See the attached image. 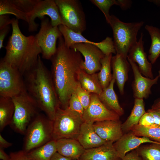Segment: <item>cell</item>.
I'll list each match as a JSON object with an SVG mask.
<instances>
[{
    "mask_svg": "<svg viewBox=\"0 0 160 160\" xmlns=\"http://www.w3.org/2000/svg\"><path fill=\"white\" fill-rule=\"evenodd\" d=\"M50 60V73L60 106L65 109L78 82L77 73L82 69L84 60L79 52L65 45L62 36L58 39L56 51Z\"/></svg>",
    "mask_w": 160,
    "mask_h": 160,
    "instance_id": "6da1fadb",
    "label": "cell"
},
{
    "mask_svg": "<svg viewBox=\"0 0 160 160\" xmlns=\"http://www.w3.org/2000/svg\"><path fill=\"white\" fill-rule=\"evenodd\" d=\"M50 160H72L61 155L58 152H55L52 156Z\"/></svg>",
    "mask_w": 160,
    "mask_h": 160,
    "instance_id": "ee69618b",
    "label": "cell"
},
{
    "mask_svg": "<svg viewBox=\"0 0 160 160\" xmlns=\"http://www.w3.org/2000/svg\"><path fill=\"white\" fill-rule=\"evenodd\" d=\"M148 1L153 3L157 6H160V0H149Z\"/></svg>",
    "mask_w": 160,
    "mask_h": 160,
    "instance_id": "7dc6e473",
    "label": "cell"
},
{
    "mask_svg": "<svg viewBox=\"0 0 160 160\" xmlns=\"http://www.w3.org/2000/svg\"><path fill=\"white\" fill-rule=\"evenodd\" d=\"M53 127L52 121L44 113H39L27 128L23 150L28 153L53 140Z\"/></svg>",
    "mask_w": 160,
    "mask_h": 160,
    "instance_id": "5b68a950",
    "label": "cell"
},
{
    "mask_svg": "<svg viewBox=\"0 0 160 160\" xmlns=\"http://www.w3.org/2000/svg\"><path fill=\"white\" fill-rule=\"evenodd\" d=\"M158 72H159V75L160 76V69L159 70Z\"/></svg>",
    "mask_w": 160,
    "mask_h": 160,
    "instance_id": "681fc988",
    "label": "cell"
},
{
    "mask_svg": "<svg viewBox=\"0 0 160 160\" xmlns=\"http://www.w3.org/2000/svg\"><path fill=\"white\" fill-rule=\"evenodd\" d=\"M143 36V34L142 32L138 41L130 49L127 58L137 63L139 71L145 77L153 79L152 64L148 61L144 50Z\"/></svg>",
    "mask_w": 160,
    "mask_h": 160,
    "instance_id": "e0dca14e",
    "label": "cell"
},
{
    "mask_svg": "<svg viewBox=\"0 0 160 160\" xmlns=\"http://www.w3.org/2000/svg\"><path fill=\"white\" fill-rule=\"evenodd\" d=\"M127 59L118 54L112 56L111 59L113 76L115 79L121 95L124 94V86L128 79L130 64Z\"/></svg>",
    "mask_w": 160,
    "mask_h": 160,
    "instance_id": "44dd1931",
    "label": "cell"
},
{
    "mask_svg": "<svg viewBox=\"0 0 160 160\" xmlns=\"http://www.w3.org/2000/svg\"><path fill=\"white\" fill-rule=\"evenodd\" d=\"M160 108V100L154 104L152 106V108Z\"/></svg>",
    "mask_w": 160,
    "mask_h": 160,
    "instance_id": "bcb514c9",
    "label": "cell"
},
{
    "mask_svg": "<svg viewBox=\"0 0 160 160\" xmlns=\"http://www.w3.org/2000/svg\"><path fill=\"white\" fill-rule=\"evenodd\" d=\"M77 79L82 87L90 93L99 95L103 90L98 79L97 73L89 74L81 69L78 72Z\"/></svg>",
    "mask_w": 160,
    "mask_h": 160,
    "instance_id": "d4e9b609",
    "label": "cell"
},
{
    "mask_svg": "<svg viewBox=\"0 0 160 160\" xmlns=\"http://www.w3.org/2000/svg\"><path fill=\"white\" fill-rule=\"evenodd\" d=\"M93 123L83 122L81 124L77 140L85 149L97 147L105 143L95 132Z\"/></svg>",
    "mask_w": 160,
    "mask_h": 160,
    "instance_id": "7402d4cb",
    "label": "cell"
},
{
    "mask_svg": "<svg viewBox=\"0 0 160 160\" xmlns=\"http://www.w3.org/2000/svg\"><path fill=\"white\" fill-rule=\"evenodd\" d=\"M71 48L81 54L84 58L82 63V69L87 73L92 74L100 71L101 60L105 55L97 46L89 43H77Z\"/></svg>",
    "mask_w": 160,
    "mask_h": 160,
    "instance_id": "7c38bea8",
    "label": "cell"
},
{
    "mask_svg": "<svg viewBox=\"0 0 160 160\" xmlns=\"http://www.w3.org/2000/svg\"><path fill=\"white\" fill-rule=\"evenodd\" d=\"M26 90L23 76L17 69L1 59L0 96L12 98Z\"/></svg>",
    "mask_w": 160,
    "mask_h": 160,
    "instance_id": "9c48e42d",
    "label": "cell"
},
{
    "mask_svg": "<svg viewBox=\"0 0 160 160\" xmlns=\"http://www.w3.org/2000/svg\"><path fill=\"white\" fill-rule=\"evenodd\" d=\"M56 142L57 152L72 160L79 159L85 150L77 139L62 138Z\"/></svg>",
    "mask_w": 160,
    "mask_h": 160,
    "instance_id": "603a6c76",
    "label": "cell"
},
{
    "mask_svg": "<svg viewBox=\"0 0 160 160\" xmlns=\"http://www.w3.org/2000/svg\"><path fill=\"white\" fill-rule=\"evenodd\" d=\"M39 0H0V15H12L28 23Z\"/></svg>",
    "mask_w": 160,
    "mask_h": 160,
    "instance_id": "9a60e30c",
    "label": "cell"
},
{
    "mask_svg": "<svg viewBox=\"0 0 160 160\" xmlns=\"http://www.w3.org/2000/svg\"><path fill=\"white\" fill-rule=\"evenodd\" d=\"M9 155V160H33L29 157L27 153L23 150L12 152Z\"/></svg>",
    "mask_w": 160,
    "mask_h": 160,
    "instance_id": "8d00e7d4",
    "label": "cell"
},
{
    "mask_svg": "<svg viewBox=\"0 0 160 160\" xmlns=\"http://www.w3.org/2000/svg\"><path fill=\"white\" fill-rule=\"evenodd\" d=\"M23 77L27 92L36 102L41 111L53 121L60 106L50 72L40 55L36 66Z\"/></svg>",
    "mask_w": 160,
    "mask_h": 160,
    "instance_id": "3957f363",
    "label": "cell"
},
{
    "mask_svg": "<svg viewBox=\"0 0 160 160\" xmlns=\"http://www.w3.org/2000/svg\"><path fill=\"white\" fill-rule=\"evenodd\" d=\"M15 107L12 98L0 96V131L11 124Z\"/></svg>",
    "mask_w": 160,
    "mask_h": 160,
    "instance_id": "4316f807",
    "label": "cell"
},
{
    "mask_svg": "<svg viewBox=\"0 0 160 160\" xmlns=\"http://www.w3.org/2000/svg\"><path fill=\"white\" fill-rule=\"evenodd\" d=\"M12 144L6 140L0 134V148H7L11 146Z\"/></svg>",
    "mask_w": 160,
    "mask_h": 160,
    "instance_id": "7bdbcfd3",
    "label": "cell"
},
{
    "mask_svg": "<svg viewBox=\"0 0 160 160\" xmlns=\"http://www.w3.org/2000/svg\"><path fill=\"white\" fill-rule=\"evenodd\" d=\"M9 155L6 153L3 148H0V159L2 160H9Z\"/></svg>",
    "mask_w": 160,
    "mask_h": 160,
    "instance_id": "f6af8a7d",
    "label": "cell"
},
{
    "mask_svg": "<svg viewBox=\"0 0 160 160\" xmlns=\"http://www.w3.org/2000/svg\"><path fill=\"white\" fill-rule=\"evenodd\" d=\"M51 19L50 22L53 27L63 24L58 7L54 0H39L35 6L30 17L28 24L29 31H36L39 24L35 22L38 17L40 19L45 16Z\"/></svg>",
    "mask_w": 160,
    "mask_h": 160,
    "instance_id": "8fae6325",
    "label": "cell"
},
{
    "mask_svg": "<svg viewBox=\"0 0 160 160\" xmlns=\"http://www.w3.org/2000/svg\"><path fill=\"white\" fill-rule=\"evenodd\" d=\"M119 6L122 10H126L130 8L132 4V1L127 0H118Z\"/></svg>",
    "mask_w": 160,
    "mask_h": 160,
    "instance_id": "b9f144b4",
    "label": "cell"
},
{
    "mask_svg": "<svg viewBox=\"0 0 160 160\" xmlns=\"http://www.w3.org/2000/svg\"><path fill=\"white\" fill-rule=\"evenodd\" d=\"M130 132L137 137H145L160 143V125L154 124L148 126L137 124L130 129Z\"/></svg>",
    "mask_w": 160,
    "mask_h": 160,
    "instance_id": "f546056e",
    "label": "cell"
},
{
    "mask_svg": "<svg viewBox=\"0 0 160 160\" xmlns=\"http://www.w3.org/2000/svg\"><path fill=\"white\" fill-rule=\"evenodd\" d=\"M90 1L102 12L107 23L109 24L111 17L109 13L110 9L114 5H119L118 0H91Z\"/></svg>",
    "mask_w": 160,
    "mask_h": 160,
    "instance_id": "d6a6232c",
    "label": "cell"
},
{
    "mask_svg": "<svg viewBox=\"0 0 160 160\" xmlns=\"http://www.w3.org/2000/svg\"><path fill=\"white\" fill-rule=\"evenodd\" d=\"M143 99L135 98L131 113L126 120L121 125L124 134L128 133L134 126L138 124L143 116L145 113Z\"/></svg>",
    "mask_w": 160,
    "mask_h": 160,
    "instance_id": "484cf974",
    "label": "cell"
},
{
    "mask_svg": "<svg viewBox=\"0 0 160 160\" xmlns=\"http://www.w3.org/2000/svg\"><path fill=\"white\" fill-rule=\"evenodd\" d=\"M145 28L148 32L151 39L148 59L152 64H153L160 55V29L147 25L145 26Z\"/></svg>",
    "mask_w": 160,
    "mask_h": 160,
    "instance_id": "83f0119b",
    "label": "cell"
},
{
    "mask_svg": "<svg viewBox=\"0 0 160 160\" xmlns=\"http://www.w3.org/2000/svg\"><path fill=\"white\" fill-rule=\"evenodd\" d=\"M115 81V78L112 76V80L108 86L98 95L100 100L107 108L120 116L124 114V111L119 104L114 90L113 86Z\"/></svg>",
    "mask_w": 160,
    "mask_h": 160,
    "instance_id": "cb8c5ba5",
    "label": "cell"
},
{
    "mask_svg": "<svg viewBox=\"0 0 160 160\" xmlns=\"http://www.w3.org/2000/svg\"><path fill=\"white\" fill-rule=\"evenodd\" d=\"M143 21L124 23L113 15H111L109 24L113 34V42L116 54L127 58L131 48L137 41L138 31L143 25Z\"/></svg>",
    "mask_w": 160,
    "mask_h": 160,
    "instance_id": "277c9868",
    "label": "cell"
},
{
    "mask_svg": "<svg viewBox=\"0 0 160 160\" xmlns=\"http://www.w3.org/2000/svg\"><path fill=\"white\" fill-rule=\"evenodd\" d=\"M79 160V159H73V160Z\"/></svg>",
    "mask_w": 160,
    "mask_h": 160,
    "instance_id": "f907efd6",
    "label": "cell"
},
{
    "mask_svg": "<svg viewBox=\"0 0 160 160\" xmlns=\"http://www.w3.org/2000/svg\"><path fill=\"white\" fill-rule=\"evenodd\" d=\"M40 19V28L35 36L41 49L42 58L50 60L56 51L57 40L62 35L58 26L52 25L48 17L45 16Z\"/></svg>",
    "mask_w": 160,
    "mask_h": 160,
    "instance_id": "30bf717a",
    "label": "cell"
},
{
    "mask_svg": "<svg viewBox=\"0 0 160 160\" xmlns=\"http://www.w3.org/2000/svg\"><path fill=\"white\" fill-rule=\"evenodd\" d=\"M156 111H158L160 112V108H153Z\"/></svg>",
    "mask_w": 160,
    "mask_h": 160,
    "instance_id": "c3c4849f",
    "label": "cell"
},
{
    "mask_svg": "<svg viewBox=\"0 0 160 160\" xmlns=\"http://www.w3.org/2000/svg\"><path fill=\"white\" fill-rule=\"evenodd\" d=\"M12 22V19L8 15H0V30L11 24Z\"/></svg>",
    "mask_w": 160,
    "mask_h": 160,
    "instance_id": "74e56055",
    "label": "cell"
},
{
    "mask_svg": "<svg viewBox=\"0 0 160 160\" xmlns=\"http://www.w3.org/2000/svg\"><path fill=\"white\" fill-rule=\"evenodd\" d=\"M68 108L71 110L79 113L81 116L84 110L77 95L74 92L71 95Z\"/></svg>",
    "mask_w": 160,
    "mask_h": 160,
    "instance_id": "e575fe53",
    "label": "cell"
},
{
    "mask_svg": "<svg viewBox=\"0 0 160 160\" xmlns=\"http://www.w3.org/2000/svg\"><path fill=\"white\" fill-rule=\"evenodd\" d=\"M58 27L63 37L65 45L68 47L71 48L77 43H87L97 46L105 55L111 53L116 54L112 38L108 36L100 42H95L88 40L81 33H76L63 24L60 25Z\"/></svg>",
    "mask_w": 160,
    "mask_h": 160,
    "instance_id": "4fadbf2b",
    "label": "cell"
},
{
    "mask_svg": "<svg viewBox=\"0 0 160 160\" xmlns=\"http://www.w3.org/2000/svg\"><path fill=\"white\" fill-rule=\"evenodd\" d=\"M53 121V140L62 138L77 139L80 127L83 122L82 116L68 108H57Z\"/></svg>",
    "mask_w": 160,
    "mask_h": 160,
    "instance_id": "52a82bcc",
    "label": "cell"
},
{
    "mask_svg": "<svg viewBox=\"0 0 160 160\" xmlns=\"http://www.w3.org/2000/svg\"><path fill=\"white\" fill-rule=\"evenodd\" d=\"M122 124L119 120H107L95 122L93 126L97 135L106 142L113 143L119 139L124 134Z\"/></svg>",
    "mask_w": 160,
    "mask_h": 160,
    "instance_id": "d6986e66",
    "label": "cell"
},
{
    "mask_svg": "<svg viewBox=\"0 0 160 160\" xmlns=\"http://www.w3.org/2000/svg\"><path fill=\"white\" fill-rule=\"evenodd\" d=\"M145 143L160 144V143L153 140L148 137H137L130 132L124 134L113 145L119 157L122 160L129 151Z\"/></svg>",
    "mask_w": 160,
    "mask_h": 160,
    "instance_id": "ac0fdd59",
    "label": "cell"
},
{
    "mask_svg": "<svg viewBox=\"0 0 160 160\" xmlns=\"http://www.w3.org/2000/svg\"><path fill=\"white\" fill-rule=\"evenodd\" d=\"M57 152L56 140H52L27 154L33 160H50L52 156Z\"/></svg>",
    "mask_w": 160,
    "mask_h": 160,
    "instance_id": "f1b7e54d",
    "label": "cell"
},
{
    "mask_svg": "<svg viewBox=\"0 0 160 160\" xmlns=\"http://www.w3.org/2000/svg\"><path fill=\"white\" fill-rule=\"evenodd\" d=\"M141 160H160V144L156 143L140 146L135 149Z\"/></svg>",
    "mask_w": 160,
    "mask_h": 160,
    "instance_id": "1f68e13d",
    "label": "cell"
},
{
    "mask_svg": "<svg viewBox=\"0 0 160 160\" xmlns=\"http://www.w3.org/2000/svg\"><path fill=\"white\" fill-rule=\"evenodd\" d=\"M82 118L83 122L94 123L107 120H119L120 116L107 108L97 94L91 93L90 104L84 109Z\"/></svg>",
    "mask_w": 160,
    "mask_h": 160,
    "instance_id": "5bb4252c",
    "label": "cell"
},
{
    "mask_svg": "<svg viewBox=\"0 0 160 160\" xmlns=\"http://www.w3.org/2000/svg\"><path fill=\"white\" fill-rule=\"evenodd\" d=\"M12 19V34L5 47L6 53L2 59L23 76L36 66L42 50L35 36L24 35L19 28L18 20Z\"/></svg>",
    "mask_w": 160,
    "mask_h": 160,
    "instance_id": "7a4b0ae2",
    "label": "cell"
},
{
    "mask_svg": "<svg viewBox=\"0 0 160 160\" xmlns=\"http://www.w3.org/2000/svg\"><path fill=\"white\" fill-rule=\"evenodd\" d=\"M127 59L131 66L134 75V80L132 84L134 97L135 99L147 98L151 93L152 87L157 84L160 76L158 75L153 79L144 77L140 72L137 64L129 59Z\"/></svg>",
    "mask_w": 160,
    "mask_h": 160,
    "instance_id": "2e32d148",
    "label": "cell"
},
{
    "mask_svg": "<svg viewBox=\"0 0 160 160\" xmlns=\"http://www.w3.org/2000/svg\"><path fill=\"white\" fill-rule=\"evenodd\" d=\"M122 160H141L135 149L127 153Z\"/></svg>",
    "mask_w": 160,
    "mask_h": 160,
    "instance_id": "f35d334b",
    "label": "cell"
},
{
    "mask_svg": "<svg viewBox=\"0 0 160 160\" xmlns=\"http://www.w3.org/2000/svg\"><path fill=\"white\" fill-rule=\"evenodd\" d=\"M112 142H107L97 147L85 149L80 160H121Z\"/></svg>",
    "mask_w": 160,
    "mask_h": 160,
    "instance_id": "ffe728a7",
    "label": "cell"
},
{
    "mask_svg": "<svg viewBox=\"0 0 160 160\" xmlns=\"http://www.w3.org/2000/svg\"><path fill=\"white\" fill-rule=\"evenodd\" d=\"M12 99L15 110L9 126L15 132L24 135L29 124L41 111L36 102L26 90Z\"/></svg>",
    "mask_w": 160,
    "mask_h": 160,
    "instance_id": "8992f818",
    "label": "cell"
},
{
    "mask_svg": "<svg viewBox=\"0 0 160 160\" xmlns=\"http://www.w3.org/2000/svg\"><path fill=\"white\" fill-rule=\"evenodd\" d=\"M63 24L73 31L82 33L86 29L85 13L80 1L55 0Z\"/></svg>",
    "mask_w": 160,
    "mask_h": 160,
    "instance_id": "ba28073f",
    "label": "cell"
},
{
    "mask_svg": "<svg viewBox=\"0 0 160 160\" xmlns=\"http://www.w3.org/2000/svg\"><path fill=\"white\" fill-rule=\"evenodd\" d=\"M147 111L150 113L154 117V124L160 125V112L152 108Z\"/></svg>",
    "mask_w": 160,
    "mask_h": 160,
    "instance_id": "60d3db41",
    "label": "cell"
},
{
    "mask_svg": "<svg viewBox=\"0 0 160 160\" xmlns=\"http://www.w3.org/2000/svg\"><path fill=\"white\" fill-rule=\"evenodd\" d=\"M10 29L9 25L0 30V49L4 47L3 43L6 35L9 32Z\"/></svg>",
    "mask_w": 160,
    "mask_h": 160,
    "instance_id": "ab89813d",
    "label": "cell"
},
{
    "mask_svg": "<svg viewBox=\"0 0 160 160\" xmlns=\"http://www.w3.org/2000/svg\"><path fill=\"white\" fill-rule=\"evenodd\" d=\"M74 92L77 95L84 109H86L90 103L91 93L83 89L79 81Z\"/></svg>",
    "mask_w": 160,
    "mask_h": 160,
    "instance_id": "836d02e7",
    "label": "cell"
},
{
    "mask_svg": "<svg viewBox=\"0 0 160 160\" xmlns=\"http://www.w3.org/2000/svg\"><path fill=\"white\" fill-rule=\"evenodd\" d=\"M112 55V53L105 55L100 61L101 67L97 76L103 90L108 86L112 79L111 70Z\"/></svg>",
    "mask_w": 160,
    "mask_h": 160,
    "instance_id": "4dcf8cb0",
    "label": "cell"
},
{
    "mask_svg": "<svg viewBox=\"0 0 160 160\" xmlns=\"http://www.w3.org/2000/svg\"><path fill=\"white\" fill-rule=\"evenodd\" d=\"M154 121L153 116L147 111L142 117L138 124L141 126H148L154 124Z\"/></svg>",
    "mask_w": 160,
    "mask_h": 160,
    "instance_id": "d590c367",
    "label": "cell"
}]
</instances>
